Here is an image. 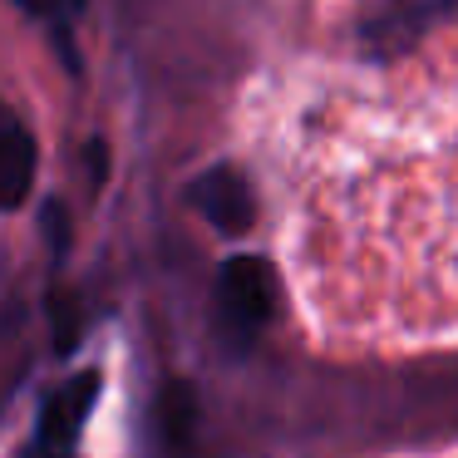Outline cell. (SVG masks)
<instances>
[{
    "instance_id": "obj_1",
    "label": "cell",
    "mask_w": 458,
    "mask_h": 458,
    "mask_svg": "<svg viewBox=\"0 0 458 458\" xmlns=\"http://www.w3.org/2000/svg\"><path fill=\"white\" fill-rule=\"evenodd\" d=\"M276 301H281V286H276L271 261H261V257L222 261V271H217V326L237 350L251 345V340L271 326Z\"/></svg>"
},
{
    "instance_id": "obj_2",
    "label": "cell",
    "mask_w": 458,
    "mask_h": 458,
    "mask_svg": "<svg viewBox=\"0 0 458 458\" xmlns=\"http://www.w3.org/2000/svg\"><path fill=\"white\" fill-rule=\"evenodd\" d=\"M99 399V369H84V375L64 379L50 399L40 404V424H35V448H50V454H74V438L84 428V414Z\"/></svg>"
},
{
    "instance_id": "obj_3",
    "label": "cell",
    "mask_w": 458,
    "mask_h": 458,
    "mask_svg": "<svg viewBox=\"0 0 458 458\" xmlns=\"http://www.w3.org/2000/svg\"><path fill=\"white\" fill-rule=\"evenodd\" d=\"M188 202H192V208H198L217 232H227V237H242V232L251 227V217H257V198H251L247 178H242L237 168H212V173H202V178L188 188Z\"/></svg>"
},
{
    "instance_id": "obj_4",
    "label": "cell",
    "mask_w": 458,
    "mask_h": 458,
    "mask_svg": "<svg viewBox=\"0 0 458 458\" xmlns=\"http://www.w3.org/2000/svg\"><path fill=\"white\" fill-rule=\"evenodd\" d=\"M35 182V139L25 123L0 104V212L21 208Z\"/></svg>"
},
{
    "instance_id": "obj_5",
    "label": "cell",
    "mask_w": 458,
    "mask_h": 458,
    "mask_svg": "<svg viewBox=\"0 0 458 458\" xmlns=\"http://www.w3.org/2000/svg\"><path fill=\"white\" fill-rule=\"evenodd\" d=\"M15 5H25V11H35V15L45 11V0H15Z\"/></svg>"
}]
</instances>
